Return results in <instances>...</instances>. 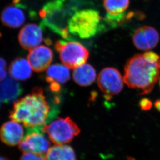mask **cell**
Returning a JSON list of instances; mask_svg holds the SVG:
<instances>
[{"instance_id": "cell-1", "label": "cell", "mask_w": 160, "mask_h": 160, "mask_svg": "<svg viewBox=\"0 0 160 160\" xmlns=\"http://www.w3.org/2000/svg\"><path fill=\"white\" fill-rule=\"evenodd\" d=\"M56 114V110L51 109L42 89L36 87L31 94L14 102L9 117L22 123L27 130L43 132V128Z\"/></svg>"}, {"instance_id": "cell-2", "label": "cell", "mask_w": 160, "mask_h": 160, "mask_svg": "<svg viewBox=\"0 0 160 160\" xmlns=\"http://www.w3.org/2000/svg\"><path fill=\"white\" fill-rule=\"evenodd\" d=\"M160 75V57L153 52L137 54L126 62L123 80L129 88L151 92Z\"/></svg>"}, {"instance_id": "cell-3", "label": "cell", "mask_w": 160, "mask_h": 160, "mask_svg": "<svg viewBox=\"0 0 160 160\" xmlns=\"http://www.w3.org/2000/svg\"><path fill=\"white\" fill-rule=\"evenodd\" d=\"M66 0H51L40 11L41 25L63 39L70 40L68 23L70 13L66 4Z\"/></svg>"}, {"instance_id": "cell-4", "label": "cell", "mask_w": 160, "mask_h": 160, "mask_svg": "<svg viewBox=\"0 0 160 160\" xmlns=\"http://www.w3.org/2000/svg\"><path fill=\"white\" fill-rule=\"evenodd\" d=\"M102 17L95 9L76 11L68 21L69 32L81 39H89L102 30Z\"/></svg>"}, {"instance_id": "cell-5", "label": "cell", "mask_w": 160, "mask_h": 160, "mask_svg": "<svg viewBox=\"0 0 160 160\" xmlns=\"http://www.w3.org/2000/svg\"><path fill=\"white\" fill-rule=\"evenodd\" d=\"M44 133L48 134L51 142L56 145L69 143L78 135L80 129L69 117L58 118L43 128Z\"/></svg>"}, {"instance_id": "cell-6", "label": "cell", "mask_w": 160, "mask_h": 160, "mask_svg": "<svg viewBox=\"0 0 160 160\" xmlns=\"http://www.w3.org/2000/svg\"><path fill=\"white\" fill-rule=\"evenodd\" d=\"M55 48L62 62L70 69H76L84 65L89 56L88 49L77 42L60 40L56 42Z\"/></svg>"}, {"instance_id": "cell-7", "label": "cell", "mask_w": 160, "mask_h": 160, "mask_svg": "<svg viewBox=\"0 0 160 160\" xmlns=\"http://www.w3.org/2000/svg\"><path fill=\"white\" fill-rule=\"evenodd\" d=\"M44 134L41 131L27 130L19 145V149L23 153H33L45 157L51 144Z\"/></svg>"}, {"instance_id": "cell-8", "label": "cell", "mask_w": 160, "mask_h": 160, "mask_svg": "<svg viewBox=\"0 0 160 160\" xmlns=\"http://www.w3.org/2000/svg\"><path fill=\"white\" fill-rule=\"evenodd\" d=\"M123 81L119 70L114 68L103 69L97 78L99 88L108 97L118 94L122 91Z\"/></svg>"}, {"instance_id": "cell-9", "label": "cell", "mask_w": 160, "mask_h": 160, "mask_svg": "<svg viewBox=\"0 0 160 160\" xmlns=\"http://www.w3.org/2000/svg\"><path fill=\"white\" fill-rule=\"evenodd\" d=\"M159 33L154 28L143 26L138 28L132 36V41L138 49L149 51L155 48L159 43Z\"/></svg>"}, {"instance_id": "cell-10", "label": "cell", "mask_w": 160, "mask_h": 160, "mask_svg": "<svg viewBox=\"0 0 160 160\" xmlns=\"http://www.w3.org/2000/svg\"><path fill=\"white\" fill-rule=\"evenodd\" d=\"M52 57V51L49 48L42 45L30 50L27 58L32 69L37 72H41L49 67Z\"/></svg>"}, {"instance_id": "cell-11", "label": "cell", "mask_w": 160, "mask_h": 160, "mask_svg": "<svg viewBox=\"0 0 160 160\" xmlns=\"http://www.w3.org/2000/svg\"><path fill=\"white\" fill-rule=\"evenodd\" d=\"M43 40V33L38 25L29 23L22 28L19 33L18 41L22 48L31 50L37 48Z\"/></svg>"}, {"instance_id": "cell-12", "label": "cell", "mask_w": 160, "mask_h": 160, "mask_svg": "<svg viewBox=\"0 0 160 160\" xmlns=\"http://www.w3.org/2000/svg\"><path fill=\"white\" fill-rule=\"evenodd\" d=\"M24 130L18 122L12 121L4 123L0 128V139L8 146H15L23 138Z\"/></svg>"}, {"instance_id": "cell-13", "label": "cell", "mask_w": 160, "mask_h": 160, "mask_svg": "<svg viewBox=\"0 0 160 160\" xmlns=\"http://www.w3.org/2000/svg\"><path fill=\"white\" fill-rule=\"evenodd\" d=\"M23 92L20 83L12 78H6L0 82V108L4 104L9 103L16 100Z\"/></svg>"}, {"instance_id": "cell-14", "label": "cell", "mask_w": 160, "mask_h": 160, "mask_svg": "<svg viewBox=\"0 0 160 160\" xmlns=\"http://www.w3.org/2000/svg\"><path fill=\"white\" fill-rule=\"evenodd\" d=\"M1 20L5 26L13 29L18 28L25 22V12L20 6L14 3L3 9L1 15Z\"/></svg>"}, {"instance_id": "cell-15", "label": "cell", "mask_w": 160, "mask_h": 160, "mask_svg": "<svg viewBox=\"0 0 160 160\" xmlns=\"http://www.w3.org/2000/svg\"><path fill=\"white\" fill-rule=\"evenodd\" d=\"M32 69L28 60L21 57L17 58L9 66V74L14 80L25 81L31 77Z\"/></svg>"}, {"instance_id": "cell-16", "label": "cell", "mask_w": 160, "mask_h": 160, "mask_svg": "<svg viewBox=\"0 0 160 160\" xmlns=\"http://www.w3.org/2000/svg\"><path fill=\"white\" fill-rule=\"evenodd\" d=\"M95 70L88 64H84L76 68L73 72V78L81 86H88L95 80Z\"/></svg>"}, {"instance_id": "cell-17", "label": "cell", "mask_w": 160, "mask_h": 160, "mask_svg": "<svg viewBox=\"0 0 160 160\" xmlns=\"http://www.w3.org/2000/svg\"><path fill=\"white\" fill-rule=\"evenodd\" d=\"M45 160H77L74 150L68 145L52 147L45 156Z\"/></svg>"}, {"instance_id": "cell-18", "label": "cell", "mask_w": 160, "mask_h": 160, "mask_svg": "<svg viewBox=\"0 0 160 160\" xmlns=\"http://www.w3.org/2000/svg\"><path fill=\"white\" fill-rule=\"evenodd\" d=\"M70 79V72L66 66L55 64L49 67L46 72V80L48 83L62 84Z\"/></svg>"}, {"instance_id": "cell-19", "label": "cell", "mask_w": 160, "mask_h": 160, "mask_svg": "<svg viewBox=\"0 0 160 160\" xmlns=\"http://www.w3.org/2000/svg\"><path fill=\"white\" fill-rule=\"evenodd\" d=\"M129 5V0H103V5L108 14L119 15L124 12Z\"/></svg>"}, {"instance_id": "cell-20", "label": "cell", "mask_w": 160, "mask_h": 160, "mask_svg": "<svg viewBox=\"0 0 160 160\" xmlns=\"http://www.w3.org/2000/svg\"><path fill=\"white\" fill-rule=\"evenodd\" d=\"M134 16V12H130L128 13L123 12L116 15H111L108 13L105 17V20L110 26L114 28L119 25H122L125 21L130 20L133 18Z\"/></svg>"}, {"instance_id": "cell-21", "label": "cell", "mask_w": 160, "mask_h": 160, "mask_svg": "<svg viewBox=\"0 0 160 160\" xmlns=\"http://www.w3.org/2000/svg\"><path fill=\"white\" fill-rule=\"evenodd\" d=\"M19 160H45V157L33 153H23Z\"/></svg>"}, {"instance_id": "cell-22", "label": "cell", "mask_w": 160, "mask_h": 160, "mask_svg": "<svg viewBox=\"0 0 160 160\" xmlns=\"http://www.w3.org/2000/svg\"><path fill=\"white\" fill-rule=\"evenodd\" d=\"M6 76V62L4 59L0 58V82L3 81Z\"/></svg>"}, {"instance_id": "cell-23", "label": "cell", "mask_w": 160, "mask_h": 160, "mask_svg": "<svg viewBox=\"0 0 160 160\" xmlns=\"http://www.w3.org/2000/svg\"><path fill=\"white\" fill-rule=\"evenodd\" d=\"M140 106L143 110H150L152 107V102L148 99H142L140 102Z\"/></svg>"}, {"instance_id": "cell-24", "label": "cell", "mask_w": 160, "mask_h": 160, "mask_svg": "<svg viewBox=\"0 0 160 160\" xmlns=\"http://www.w3.org/2000/svg\"><path fill=\"white\" fill-rule=\"evenodd\" d=\"M156 109L159 111H160V99L158 100L155 102L154 103Z\"/></svg>"}, {"instance_id": "cell-25", "label": "cell", "mask_w": 160, "mask_h": 160, "mask_svg": "<svg viewBox=\"0 0 160 160\" xmlns=\"http://www.w3.org/2000/svg\"><path fill=\"white\" fill-rule=\"evenodd\" d=\"M0 160H9V159H8L7 158L3 157V156H0Z\"/></svg>"}, {"instance_id": "cell-26", "label": "cell", "mask_w": 160, "mask_h": 160, "mask_svg": "<svg viewBox=\"0 0 160 160\" xmlns=\"http://www.w3.org/2000/svg\"><path fill=\"white\" fill-rule=\"evenodd\" d=\"M1 37V33H0V37Z\"/></svg>"}, {"instance_id": "cell-27", "label": "cell", "mask_w": 160, "mask_h": 160, "mask_svg": "<svg viewBox=\"0 0 160 160\" xmlns=\"http://www.w3.org/2000/svg\"></svg>"}]
</instances>
